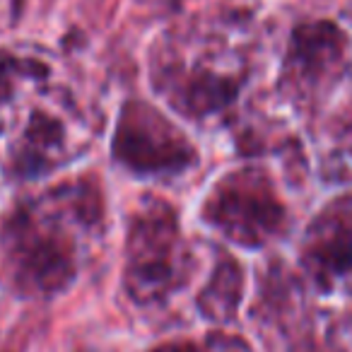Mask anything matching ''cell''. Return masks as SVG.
I'll use <instances>...</instances> for the list:
<instances>
[{
	"mask_svg": "<svg viewBox=\"0 0 352 352\" xmlns=\"http://www.w3.org/2000/svg\"><path fill=\"white\" fill-rule=\"evenodd\" d=\"M152 87L174 111L201 121L225 111L239 99L244 75L225 73L201 63L186 65L179 60H164L152 68Z\"/></svg>",
	"mask_w": 352,
	"mask_h": 352,
	"instance_id": "cell-6",
	"label": "cell"
},
{
	"mask_svg": "<svg viewBox=\"0 0 352 352\" xmlns=\"http://www.w3.org/2000/svg\"><path fill=\"white\" fill-rule=\"evenodd\" d=\"M302 263L323 289L352 273V193L333 198L309 222Z\"/></svg>",
	"mask_w": 352,
	"mask_h": 352,
	"instance_id": "cell-7",
	"label": "cell"
},
{
	"mask_svg": "<svg viewBox=\"0 0 352 352\" xmlns=\"http://www.w3.org/2000/svg\"><path fill=\"white\" fill-rule=\"evenodd\" d=\"M244 294V270L232 256L222 254L206 287L198 294V309L208 321L230 323L236 316Z\"/></svg>",
	"mask_w": 352,
	"mask_h": 352,
	"instance_id": "cell-8",
	"label": "cell"
},
{
	"mask_svg": "<svg viewBox=\"0 0 352 352\" xmlns=\"http://www.w3.org/2000/svg\"><path fill=\"white\" fill-rule=\"evenodd\" d=\"M113 160L140 176H174L191 169L198 152L160 109L128 99L118 111L111 140Z\"/></svg>",
	"mask_w": 352,
	"mask_h": 352,
	"instance_id": "cell-5",
	"label": "cell"
},
{
	"mask_svg": "<svg viewBox=\"0 0 352 352\" xmlns=\"http://www.w3.org/2000/svg\"><path fill=\"white\" fill-rule=\"evenodd\" d=\"M347 135H350V142H352V121H350V126H347Z\"/></svg>",
	"mask_w": 352,
	"mask_h": 352,
	"instance_id": "cell-12",
	"label": "cell"
},
{
	"mask_svg": "<svg viewBox=\"0 0 352 352\" xmlns=\"http://www.w3.org/2000/svg\"><path fill=\"white\" fill-rule=\"evenodd\" d=\"M0 258L8 283L27 297H54L78 275L73 236L54 215L20 206L0 227Z\"/></svg>",
	"mask_w": 352,
	"mask_h": 352,
	"instance_id": "cell-1",
	"label": "cell"
},
{
	"mask_svg": "<svg viewBox=\"0 0 352 352\" xmlns=\"http://www.w3.org/2000/svg\"><path fill=\"white\" fill-rule=\"evenodd\" d=\"M150 352H203L196 342L188 340H171V342H162V345L152 347Z\"/></svg>",
	"mask_w": 352,
	"mask_h": 352,
	"instance_id": "cell-11",
	"label": "cell"
},
{
	"mask_svg": "<svg viewBox=\"0 0 352 352\" xmlns=\"http://www.w3.org/2000/svg\"><path fill=\"white\" fill-rule=\"evenodd\" d=\"M350 49V34L336 20L297 22L287 36L278 89L297 104L318 102L347 75Z\"/></svg>",
	"mask_w": 352,
	"mask_h": 352,
	"instance_id": "cell-4",
	"label": "cell"
},
{
	"mask_svg": "<svg viewBox=\"0 0 352 352\" xmlns=\"http://www.w3.org/2000/svg\"><path fill=\"white\" fill-rule=\"evenodd\" d=\"M49 68L39 60L17 58L10 51H0V104L10 99L15 82L22 78H46Z\"/></svg>",
	"mask_w": 352,
	"mask_h": 352,
	"instance_id": "cell-10",
	"label": "cell"
},
{
	"mask_svg": "<svg viewBox=\"0 0 352 352\" xmlns=\"http://www.w3.org/2000/svg\"><path fill=\"white\" fill-rule=\"evenodd\" d=\"M191 254L169 203L152 201L131 220L126 239L123 287L135 304L169 299L191 275Z\"/></svg>",
	"mask_w": 352,
	"mask_h": 352,
	"instance_id": "cell-2",
	"label": "cell"
},
{
	"mask_svg": "<svg viewBox=\"0 0 352 352\" xmlns=\"http://www.w3.org/2000/svg\"><path fill=\"white\" fill-rule=\"evenodd\" d=\"M201 217L225 239L244 249H261L287 230V210L273 179L258 166L234 169L217 179L203 201Z\"/></svg>",
	"mask_w": 352,
	"mask_h": 352,
	"instance_id": "cell-3",
	"label": "cell"
},
{
	"mask_svg": "<svg viewBox=\"0 0 352 352\" xmlns=\"http://www.w3.org/2000/svg\"><path fill=\"white\" fill-rule=\"evenodd\" d=\"M63 147V126L44 111H34L17 152V171L22 176L44 174L54 166V155Z\"/></svg>",
	"mask_w": 352,
	"mask_h": 352,
	"instance_id": "cell-9",
	"label": "cell"
}]
</instances>
